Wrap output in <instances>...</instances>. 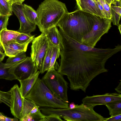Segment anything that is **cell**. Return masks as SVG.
Returning <instances> with one entry per match:
<instances>
[{
    "mask_svg": "<svg viewBox=\"0 0 121 121\" xmlns=\"http://www.w3.org/2000/svg\"><path fill=\"white\" fill-rule=\"evenodd\" d=\"M36 11L39 20V28L42 33L57 27L61 18L68 12L65 4L58 0H44L39 5Z\"/></svg>",
    "mask_w": 121,
    "mask_h": 121,
    "instance_id": "cell-3",
    "label": "cell"
},
{
    "mask_svg": "<svg viewBox=\"0 0 121 121\" xmlns=\"http://www.w3.org/2000/svg\"><path fill=\"white\" fill-rule=\"evenodd\" d=\"M105 1L110 6H111L112 3L111 0H105Z\"/></svg>",
    "mask_w": 121,
    "mask_h": 121,
    "instance_id": "cell-40",
    "label": "cell"
},
{
    "mask_svg": "<svg viewBox=\"0 0 121 121\" xmlns=\"http://www.w3.org/2000/svg\"><path fill=\"white\" fill-rule=\"evenodd\" d=\"M23 9L24 14L27 20L30 22L39 27L38 15L36 11L30 6L24 4Z\"/></svg>",
    "mask_w": 121,
    "mask_h": 121,
    "instance_id": "cell-19",
    "label": "cell"
},
{
    "mask_svg": "<svg viewBox=\"0 0 121 121\" xmlns=\"http://www.w3.org/2000/svg\"><path fill=\"white\" fill-rule=\"evenodd\" d=\"M111 19L97 16L96 18L92 29L82 38L81 43L95 47L102 36L108 33L111 27Z\"/></svg>",
    "mask_w": 121,
    "mask_h": 121,
    "instance_id": "cell-7",
    "label": "cell"
},
{
    "mask_svg": "<svg viewBox=\"0 0 121 121\" xmlns=\"http://www.w3.org/2000/svg\"><path fill=\"white\" fill-rule=\"evenodd\" d=\"M39 108L32 101L24 98L21 119L27 115L37 113L40 110Z\"/></svg>",
    "mask_w": 121,
    "mask_h": 121,
    "instance_id": "cell-18",
    "label": "cell"
},
{
    "mask_svg": "<svg viewBox=\"0 0 121 121\" xmlns=\"http://www.w3.org/2000/svg\"><path fill=\"white\" fill-rule=\"evenodd\" d=\"M23 4H14L12 5V10L19 21L20 26L17 30L20 33L30 34L36 29V25L29 21L24 14Z\"/></svg>",
    "mask_w": 121,
    "mask_h": 121,
    "instance_id": "cell-11",
    "label": "cell"
},
{
    "mask_svg": "<svg viewBox=\"0 0 121 121\" xmlns=\"http://www.w3.org/2000/svg\"><path fill=\"white\" fill-rule=\"evenodd\" d=\"M121 121V114L106 118L105 121Z\"/></svg>",
    "mask_w": 121,
    "mask_h": 121,
    "instance_id": "cell-34",
    "label": "cell"
},
{
    "mask_svg": "<svg viewBox=\"0 0 121 121\" xmlns=\"http://www.w3.org/2000/svg\"><path fill=\"white\" fill-rule=\"evenodd\" d=\"M12 5L5 0H0V15L9 16L12 15Z\"/></svg>",
    "mask_w": 121,
    "mask_h": 121,
    "instance_id": "cell-24",
    "label": "cell"
},
{
    "mask_svg": "<svg viewBox=\"0 0 121 121\" xmlns=\"http://www.w3.org/2000/svg\"><path fill=\"white\" fill-rule=\"evenodd\" d=\"M4 52V50L2 45L0 43V52Z\"/></svg>",
    "mask_w": 121,
    "mask_h": 121,
    "instance_id": "cell-39",
    "label": "cell"
},
{
    "mask_svg": "<svg viewBox=\"0 0 121 121\" xmlns=\"http://www.w3.org/2000/svg\"><path fill=\"white\" fill-rule=\"evenodd\" d=\"M24 98L32 101L39 107L69 108L68 103L64 102L55 96L39 78Z\"/></svg>",
    "mask_w": 121,
    "mask_h": 121,
    "instance_id": "cell-5",
    "label": "cell"
},
{
    "mask_svg": "<svg viewBox=\"0 0 121 121\" xmlns=\"http://www.w3.org/2000/svg\"><path fill=\"white\" fill-rule=\"evenodd\" d=\"M44 33L50 41L54 46L60 48L61 44L59 30L56 26L44 30Z\"/></svg>",
    "mask_w": 121,
    "mask_h": 121,
    "instance_id": "cell-16",
    "label": "cell"
},
{
    "mask_svg": "<svg viewBox=\"0 0 121 121\" xmlns=\"http://www.w3.org/2000/svg\"><path fill=\"white\" fill-rule=\"evenodd\" d=\"M115 0L117 1H121V0H111V2L112 3L113 1Z\"/></svg>",
    "mask_w": 121,
    "mask_h": 121,
    "instance_id": "cell-42",
    "label": "cell"
},
{
    "mask_svg": "<svg viewBox=\"0 0 121 121\" xmlns=\"http://www.w3.org/2000/svg\"><path fill=\"white\" fill-rule=\"evenodd\" d=\"M29 43L20 44L13 41L3 46L6 56L9 57L15 56L19 53L26 51Z\"/></svg>",
    "mask_w": 121,
    "mask_h": 121,
    "instance_id": "cell-15",
    "label": "cell"
},
{
    "mask_svg": "<svg viewBox=\"0 0 121 121\" xmlns=\"http://www.w3.org/2000/svg\"><path fill=\"white\" fill-rule=\"evenodd\" d=\"M40 73L39 71H38L27 78L19 81L20 84V90L23 97L25 98L30 92L39 78Z\"/></svg>",
    "mask_w": 121,
    "mask_h": 121,
    "instance_id": "cell-14",
    "label": "cell"
},
{
    "mask_svg": "<svg viewBox=\"0 0 121 121\" xmlns=\"http://www.w3.org/2000/svg\"><path fill=\"white\" fill-rule=\"evenodd\" d=\"M18 119L14 118H12L6 117L4 115L0 112V121H18Z\"/></svg>",
    "mask_w": 121,
    "mask_h": 121,
    "instance_id": "cell-33",
    "label": "cell"
},
{
    "mask_svg": "<svg viewBox=\"0 0 121 121\" xmlns=\"http://www.w3.org/2000/svg\"><path fill=\"white\" fill-rule=\"evenodd\" d=\"M45 116V115L43 114L40 110L36 113L27 115L19 120L20 121H43Z\"/></svg>",
    "mask_w": 121,
    "mask_h": 121,
    "instance_id": "cell-25",
    "label": "cell"
},
{
    "mask_svg": "<svg viewBox=\"0 0 121 121\" xmlns=\"http://www.w3.org/2000/svg\"><path fill=\"white\" fill-rule=\"evenodd\" d=\"M111 20L113 25L118 26L119 24L121 15V6L111 5Z\"/></svg>",
    "mask_w": 121,
    "mask_h": 121,
    "instance_id": "cell-23",
    "label": "cell"
},
{
    "mask_svg": "<svg viewBox=\"0 0 121 121\" xmlns=\"http://www.w3.org/2000/svg\"><path fill=\"white\" fill-rule=\"evenodd\" d=\"M61 47L60 64L57 71L67 76L70 89L85 92L91 81L108 70V60L120 51L118 44L113 48H97L84 45L70 38L59 28Z\"/></svg>",
    "mask_w": 121,
    "mask_h": 121,
    "instance_id": "cell-1",
    "label": "cell"
},
{
    "mask_svg": "<svg viewBox=\"0 0 121 121\" xmlns=\"http://www.w3.org/2000/svg\"><path fill=\"white\" fill-rule=\"evenodd\" d=\"M96 17V15L78 9L65 14L57 26L67 36L81 43L83 37L92 29Z\"/></svg>",
    "mask_w": 121,
    "mask_h": 121,
    "instance_id": "cell-2",
    "label": "cell"
},
{
    "mask_svg": "<svg viewBox=\"0 0 121 121\" xmlns=\"http://www.w3.org/2000/svg\"><path fill=\"white\" fill-rule=\"evenodd\" d=\"M41 79L48 87L58 98L68 103L67 82L62 75L55 69L48 70Z\"/></svg>",
    "mask_w": 121,
    "mask_h": 121,
    "instance_id": "cell-6",
    "label": "cell"
},
{
    "mask_svg": "<svg viewBox=\"0 0 121 121\" xmlns=\"http://www.w3.org/2000/svg\"><path fill=\"white\" fill-rule=\"evenodd\" d=\"M103 7L108 13L111 17V6L105 1V0H99Z\"/></svg>",
    "mask_w": 121,
    "mask_h": 121,
    "instance_id": "cell-31",
    "label": "cell"
},
{
    "mask_svg": "<svg viewBox=\"0 0 121 121\" xmlns=\"http://www.w3.org/2000/svg\"></svg>",
    "mask_w": 121,
    "mask_h": 121,
    "instance_id": "cell-44",
    "label": "cell"
},
{
    "mask_svg": "<svg viewBox=\"0 0 121 121\" xmlns=\"http://www.w3.org/2000/svg\"><path fill=\"white\" fill-rule=\"evenodd\" d=\"M6 56L4 53L0 52V61H2Z\"/></svg>",
    "mask_w": 121,
    "mask_h": 121,
    "instance_id": "cell-37",
    "label": "cell"
},
{
    "mask_svg": "<svg viewBox=\"0 0 121 121\" xmlns=\"http://www.w3.org/2000/svg\"><path fill=\"white\" fill-rule=\"evenodd\" d=\"M76 104L74 102H72L69 105V108L70 109H73L75 108Z\"/></svg>",
    "mask_w": 121,
    "mask_h": 121,
    "instance_id": "cell-38",
    "label": "cell"
},
{
    "mask_svg": "<svg viewBox=\"0 0 121 121\" xmlns=\"http://www.w3.org/2000/svg\"><path fill=\"white\" fill-rule=\"evenodd\" d=\"M120 82L117 87L115 89V90L119 93H121V81L120 80Z\"/></svg>",
    "mask_w": 121,
    "mask_h": 121,
    "instance_id": "cell-36",
    "label": "cell"
},
{
    "mask_svg": "<svg viewBox=\"0 0 121 121\" xmlns=\"http://www.w3.org/2000/svg\"><path fill=\"white\" fill-rule=\"evenodd\" d=\"M94 108L82 103L76 105L73 109L43 107L41 111L46 115L56 114L67 121H105L106 118L96 112Z\"/></svg>",
    "mask_w": 121,
    "mask_h": 121,
    "instance_id": "cell-4",
    "label": "cell"
},
{
    "mask_svg": "<svg viewBox=\"0 0 121 121\" xmlns=\"http://www.w3.org/2000/svg\"></svg>",
    "mask_w": 121,
    "mask_h": 121,
    "instance_id": "cell-46",
    "label": "cell"
},
{
    "mask_svg": "<svg viewBox=\"0 0 121 121\" xmlns=\"http://www.w3.org/2000/svg\"><path fill=\"white\" fill-rule=\"evenodd\" d=\"M26 56L25 52H21L14 56L9 57L5 63L9 64H16L25 59Z\"/></svg>",
    "mask_w": 121,
    "mask_h": 121,
    "instance_id": "cell-26",
    "label": "cell"
},
{
    "mask_svg": "<svg viewBox=\"0 0 121 121\" xmlns=\"http://www.w3.org/2000/svg\"><path fill=\"white\" fill-rule=\"evenodd\" d=\"M60 49L59 47L54 46L48 70L55 69L56 62V60L60 55Z\"/></svg>",
    "mask_w": 121,
    "mask_h": 121,
    "instance_id": "cell-28",
    "label": "cell"
},
{
    "mask_svg": "<svg viewBox=\"0 0 121 121\" xmlns=\"http://www.w3.org/2000/svg\"><path fill=\"white\" fill-rule=\"evenodd\" d=\"M25 0H9L8 2L10 4L12 5L15 3L22 4Z\"/></svg>",
    "mask_w": 121,
    "mask_h": 121,
    "instance_id": "cell-35",
    "label": "cell"
},
{
    "mask_svg": "<svg viewBox=\"0 0 121 121\" xmlns=\"http://www.w3.org/2000/svg\"><path fill=\"white\" fill-rule=\"evenodd\" d=\"M1 103V102H0Z\"/></svg>",
    "mask_w": 121,
    "mask_h": 121,
    "instance_id": "cell-45",
    "label": "cell"
},
{
    "mask_svg": "<svg viewBox=\"0 0 121 121\" xmlns=\"http://www.w3.org/2000/svg\"><path fill=\"white\" fill-rule=\"evenodd\" d=\"M105 105L108 109L111 117L121 114V100L109 102Z\"/></svg>",
    "mask_w": 121,
    "mask_h": 121,
    "instance_id": "cell-22",
    "label": "cell"
},
{
    "mask_svg": "<svg viewBox=\"0 0 121 121\" xmlns=\"http://www.w3.org/2000/svg\"><path fill=\"white\" fill-rule=\"evenodd\" d=\"M9 17L0 15V33L3 30L7 28Z\"/></svg>",
    "mask_w": 121,
    "mask_h": 121,
    "instance_id": "cell-29",
    "label": "cell"
},
{
    "mask_svg": "<svg viewBox=\"0 0 121 121\" xmlns=\"http://www.w3.org/2000/svg\"><path fill=\"white\" fill-rule=\"evenodd\" d=\"M75 0L78 9L92 14L105 18L94 0Z\"/></svg>",
    "mask_w": 121,
    "mask_h": 121,
    "instance_id": "cell-13",
    "label": "cell"
},
{
    "mask_svg": "<svg viewBox=\"0 0 121 121\" xmlns=\"http://www.w3.org/2000/svg\"><path fill=\"white\" fill-rule=\"evenodd\" d=\"M49 44V41L43 33L34 38L32 41L30 57L38 70L42 67Z\"/></svg>",
    "mask_w": 121,
    "mask_h": 121,
    "instance_id": "cell-8",
    "label": "cell"
},
{
    "mask_svg": "<svg viewBox=\"0 0 121 121\" xmlns=\"http://www.w3.org/2000/svg\"><path fill=\"white\" fill-rule=\"evenodd\" d=\"M38 70L30 57H27L25 59L10 68L11 73L19 81L27 78Z\"/></svg>",
    "mask_w": 121,
    "mask_h": 121,
    "instance_id": "cell-9",
    "label": "cell"
},
{
    "mask_svg": "<svg viewBox=\"0 0 121 121\" xmlns=\"http://www.w3.org/2000/svg\"><path fill=\"white\" fill-rule=\"evenodd\" d=\"M20 33L17 30L4 29L0 33V43L3 46L11 42L15 41L16 38Z\"/></svg>",
    "mask_w": 121,
    "mask_h": 121,
    "instance_id": "cell-17",
    "label": "cell"
},
{
    "mask_svg": "<svg viewBox=\"0 0 121 121\" xmlns=\"http://www.w3.org/2000/svg\"><path fill=\"white\" fill-rule=\"evenodd\" d=\"M16 64L4 63L0 61V79L12 81L17 80L15 76L10 72V68Z\"/></svg>",
    "mask_w": 121,
    "mask_h": 121,
    "instance_id": "cell-20",
    "label": "cell"
},
{
    "mask_svg": "<svg viewBox=\"0 0 121 121\" xmlns=\"http://www.w3.org/2000/svg\"><path fill=\"white\" fill-rule=\"evenodd\" d=\"M118 30H119V31L120 32V34H121V24H120L118 25Z\"/></svg>",
    "mask_w": 121,
    "mask_h": 121,
    "instance_id": "cell-41",
    "label": "cell"
},
{
    "mask_svg": "<svg viewBox=\"0 0 121 121\" xmlns=\"http://www.w3.org/2000/svg\"><path fill=\"white\" fill-rule=\"evenodd\" d=\"M121 100V94L115 93H108L102 95L86 96L82 100V103L94 107L96 105H105L109 102Z\"/></svg>",
    "mask_w": 121,
    "mask_h": 121,
    "instance_id": "cell-10",
    "label": "cell"
},
{
    "mask_svg": "<svg viewBox=\"0 0 121 121\" xmlns=\"http://www.w3.org/2000/svg\"><path fill=\"white\" fill-rule=\"evenodd\" d=\"M7 2H9V0H5Z\"/></svg>",
    "mask_w": 121,
    "mask_h": 121,
    "instance_id": "cell-43",
    "label": "cell"
},
{
    "mask_svg": "<svg viewBox=\"0 0 121 121\" xmlns=\"http://www.w3.org/2000/svg\"><path fill=\"white\" fill-rule=\"evenodd\" d=\"M97 4L99 9L101 11L105 18L109 19H111V17L108 13L104 9L99 0H94Z\"/></svg>",
    "mask_w": 121,
    "mask_h": 121,
    "instance_id": "cell-32",
    "label": "cell"
},
{
    "mask_svg": "<svg viewBox=\"0 0 121 121\" xmlns=\"http://www.w3.org/2000/svg\"><path fill=\"white\" fill-rule=\"evenodd\" d=\"M59 116L54 114L45 115L43 121H63Z\"/></svg>",
    "mask_w": 121,
    "mask_h": 121,
    "instance_id": "cell-30",
    "label": "cell"
},
{
    "mask_svg": "<svg viewBox=\"0 0 121 121\" xmlns=\"http://www.w3.org/2000/svg\"><path fill=\"white\" fill-rule=\"evenodd\" d=\"M54 46V45L49 41L48 48L44 57L42 67L39 71L40 73L41 74L48 70Z\"/></svg>",
    "mask_w": 121,
    "mask_h": 121,
    "instance_id": "cell-21",
    "label": "cell"
},
{
    "mask_svg": "<svg viewBox=\"0 0 121 121\" xmlns=\"http://www.w3.org/2000/svg\"><path fill=\"white\" fill-rule=\"evenodd\" d=\"M10 90L11 93V113L15 118L19 120L21 118L24 98L17 84L15 85Z\"/></svg>",
    "mask_w": 121,
    "mask_h": 121,
    "instance_id": "cell-12",
    "label": "cell"
},
{
    "mask_svg": "<svg viewBox=\"0 0 121 121\" xmlns=\"http://www.w3.org/2000/svg\"><path fill=\"white\" fill-rule=\"evenodd\" d=\"M34 36V35H32L31 34L20 33L16 38L15 41L20 44L30 43L32 41Z\"/></svg>",
    "mask_w": 121,
    "mask_h": 121,
    "instance_id": "cell-27",
    "label": "cell"
}]
</instances>
